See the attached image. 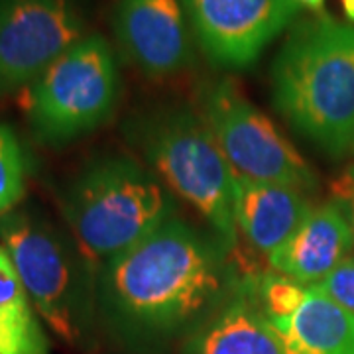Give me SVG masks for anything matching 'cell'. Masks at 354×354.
<instances>
[{
	"label": "cell",
	"instance_id": "6da1fadb",
	"mask_svg": "<svg viewBox=\"0 0 354 354\" xmlns=\"http://www.w3.org/2000/svg\"><path fill=\"white\" fill-rule=\"evenodd\" d=\"M215 232L177 215L97 270L99 315L132 346L158 348L189 337L250 274H241Z\"/></svg>",
	"mask_w": 354,
	"mask_h": 354
},
{
	"label": "cell",
	"instance_id": "7a4b0ae2",
	"mask_svg": "<svg viewBox=\"0 0 354 354\" xmlns=\"http://www.w3.org/2000/svg\"><path fill=\"white\" fill-rule=\"evenodd\" d=\"M272 102L297 134L330 158L354 144V24L330 16L291 28L272 64Z\"/></svg>",
	"mask_w": 354,
	"mask_h": 354
},
{
	"label": "cell",
	"instance_id": "3957f363",
	"mask_svg": "<svg viewBox=\"0 0 354 354\" xmlns=\"http://www.w3.org/2000/svg\"><path fill=\"white\" fill-rule=\"evenodd\" d=\"M65 227L97 270L177 216L176 195L124 153L95 158L62 191Z\"/></svg>",
	"mask_w": 354,
	"mask_h": 354
},
{
	"label": "cell",
	"instance_id": "277c9868",
	"mask_svg": "<svg viewBox=\"0 0 354 354\" xmlns=\"http://www.w3.org/2000/svg\"><path fill=\"white\" fill-rule=\"evenodd\" d=\"M0 242L39 319L71 348H88L99 315L97 268L69 230L20 209L0 216Z\"/></svg>",
	"mask_w": 354,
	"mask_h": 354
},
{
	"label": "cell",
	"instance_id": "5b68a950",
	"mask_svg": "<svg viewBox=\"0 0 354 354\" xmlns=\"http://www.w3.org/2000/svg\"><path fill=\"white\" fill-rule=\"evenodd\" d=\"M128 140L144 165L176 197L191 205L230 250L239 246L236 174L203 114L183 104L160 106L128 124Z\"/></svg>",
	"mask_w": 354,
	"mask_h": 354
},
{
	"label": "cell",
	"instance_id": "8992f818",
	"mask_svg": "<svg viewBox=\"0 0 354 354\" xmlns=\"http://www.w3.org/2000/svg\"><path fill=\"white\" fill-rule=\"evenodd\" d=\"M118 99V65L99 34L77 41L20 91V106L32 132L51 146L97 130L113 116Z\"/></svg>",
	"mask_w": 354,
	"mask_h": 354
},
{
	"label": "cell",
	"instance_id": "52a82bcc",
	"mask_svg": "<svg viewBox=\"0 0 354 354\" xmlns=\"http://www.w3.org/2000/svg\"><path fill=\"white\" fill-rule=\"evenodd\" d=\"M201 114L236 176L315 189L311 165L232 81L223 79L203 91Z\"/></svg>",
	"mask_w": 354,
	"mask_h": 354
},
{
	"label": "cell",
	"instance_id": "ba28073f",
	"mask_svg": "<svg viewBox=\"0 0 354 354\" xmlns=\"http://www.w3.org/2000/svg\"><path fill=\"white\" fill-rule=\"evenodd\" d=\"M83 38L75 0H0V97L28 87Z\"/></svg>",
	"mask_w": 354,
	"mask_h": 354
},
{
	"label": "cell",
	"instance_id": "9c48e42d",
	"mask_svg": "<svg viewBox=\"0 0 354 354\" xmlns=\"http://www.w3.org/2000/svg\"><path fill=\"white\" fill-rule=\"evenodd\" d=\"M207 57L225 69H248L301 10L293 0H181Z\"/></svg>",
	"mask_w": 354,
	"mask_h": 354
},
{
	"label": "cell",
	"instance_id": "30bf717a",
	"mask_svg": "<svg viewBox=\"0 0 354 354\" xmlns=\"http://www.w3.org/2000/svg\"><path fill=\"white\" fill-rule=\"evenodd\" d=\"M114 34L128 62L146 75H176L193 62V32L181 0H120Z\"/></svg>",
	"mask_w": 354,
	"mask_h": 354
},
{
	"label": "cell",
	"instance_id": "8fae6325",
	"mask_svg": "<svg viewBox=\"0 0 354 354\" xmlns=\"http://www.w3.org/2000/svg\"><path fill=\"white\" fill-rule=\"evenodd\" d=\"M354 228L335 199L315 205L290 241L268 260L274 272L301 286H315L353 256Z\"/></svg>",
	"mask_w": 354,
	"mask_h": 354
},
{
	"label": "cell",
	"instance_id": "7c38bea8",
	"mask_svg": "<svg viewBox=\"0 0 354 354\" xmlns=\"http://www.w3.org/2000/svg\"><path fill=\"white\" fill-rule=\"evenodd\" d=\"M315 205L305 191L281 183L234 179V216L239 232L268 258L301 227Z\"/></svg>",
	"mask_w": 354,
	"mask_h": 354
},
{
	"label": "cell",
	"instance_id": "4fadbf2b",
	"mask_svg": "<svg viewBox=\"0 0 354 354\" xmlns=\"http://www.w3.org/2000/svg\"><path fill=\"white\" fill-rule=\"evenodd\" d=\"M254 281L250 274L234 297L191 333L183 354H286L256 301Z\"/></svg>",
	"mask_w": 354,
	"mask_h": 354
},
{
	"label": "cell",
	"instance_id": "5bb4252c",
	"mask_svg": "<svg viewBox=\"0 0 354 354\" xmlns=\"http://www.w3.org/2000/svg\"><path fill=\"white\" fill-rule=\"evenodd\" d=\"M270 323L286 354H354V313L317 288L293 315Z\"/></svg>",
	"mask_w": 354,
	"mask_h": 354
},
{
	"label": "cell",
	"instance_id": "9a60e30c",
	"mask_svg": "<svg viewBox=\"0 0 354 354\" xmlns=\"http://www.w3.org/2000/svg\"><path fill=\"white\" fill-rule=\"evenodd\" d=\"M0 354H50L44 330L10 256L0 246Z\"/></svg>",
	"mask_w": 354,
	"mask_h": 354
},
{
	"label": "cell",
	"instance_id": "2e32d148",
	"mask_svg": "<svg viewBox=\"0 0 354 354\" xmlns=\"http://www.w3.org/2000/svg\"><path fill=\"white\" fill-rule=\"evenodd\" d=\"M26 191V158L10 128L0 124V216L14 211Z\"/></svg>",
	"mask_w": 354,
	"mask_h": 354
},
{
	"label": "cell",
	"instance_id": "e0dca14e",
	"mask_svg": "<svg viewBox=\"0 0 354 354\" xmlns=\"http://www.w3.org/2000/svg\"><path fill=\"white\" fill-rule=\"evenodd\" d=\"M256 301L270 321L291 317L305 301L307 288L278 272L256 276Z\"/></svg>",
	"mask_w": 354,
	"mask_h": 354
},
{
	"label": "cell",
	"instance_id": "ac0fdd59",
	"mask_svg": "<svg viewBox=\"0 0 354 354\" xmlns=\"http://www.w3.org/2000/svg\"><path fill=\"white\" fill-rule=\"evenodd\" d=\"M311 288L321 290L333 301H337L344 309L354 313V254L346 258L337 270H333L327 278L321 279Z\"/></svg>",
	"mask_w": 354,
	"mask_h": 354
},
{
	"label": "cell",
	"instance_id": "d6986e66",
	"mask_svg": "<svg viewBox=\"0 0 354 354\" xmlns=\"http://www.w3.org/2000/svg\"><path fill=\"white\" fill-rule=\"evenodd\" d=\"M330 191H333L330 199H335L344 209L354 228V164L348 165L341 176L330 183Z\"/></svg>",
	"mask_w": 354,
	"mask_h": 354
},
{
	"label": "cell",
	"instance_id": "ffe728a7",
	"mask_svg": "<svg viewBox=\"0 0 354 354\" xmlns=\"http://www.w3.org/2000/svg\"><path fill=\"white\" fill-rule=\"evenodd\" d=\"M299 8H307V10H321L323 8V4H325V0H293Z\"/></svg>",
	"mask_w": 354,
	"mask_h": 354
},
{
	"label": "cell",
	"instance_id": "44dd1931",
	"mask_svg": "<svg viewBox=\"0 0 354 354\" xmlns=\"http://www.w3.org/2000/svg\"><path fill=\"white\" fill-rule=\"evenodd\" d=\"M342 12L354 24V0H341Z\"/></svg>",
	"mask_w": 354,
	"mask_h": 354
},
{
	"label": "cell",
	"instance_id": "7402d4cb",
	"mask_svg": "<svg viewBox=\"0 0 354 354\" xmlns=\"http://www.w3.org/2000/svg\"><path fill=\"white\" fill-rule=\"evenodd\" d=\"M351 156H354V144H353V150H351Z\"/></svg>",
	"mask_w": 354,
	"mask_h": 354
}]
</instances>
